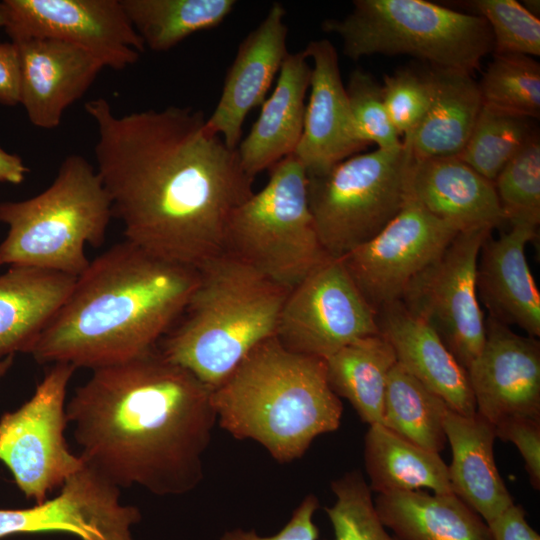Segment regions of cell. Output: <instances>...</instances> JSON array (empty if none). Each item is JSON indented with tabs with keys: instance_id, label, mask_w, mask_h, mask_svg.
I'll return each instance as SVG.
<instances>
[{
	"instance_id": "obj_10",
	"label": "cell",
	"mask_w": 540,
	"mask_h": 540,
	"mask_svg": "<svg viewBox=\"0 0 540 540\" xmlns=\"http://www.w3.org/2000/svg\"><path fill=\"white\" fill-rule=\"evenodd\" d=\"M75 370L67 363L52 364L31 398L0 419V461L36 503L84 465L64 436L67 388Z\"/></svg>"
},
{
	"instance_id": "obj_17",
	"label": "cell",
	"mask_w": 540,
	"mask_h": 540,
	"mask_svg": "<svg viewBox=\"0 0 540 540\" xmlns=\"http://www.w3.org/2000/svg\"><path fill=\"white\" fill-rule=\"evenodd\" d=\"M303 51L313 61V67L303 131L293 155L307 175H319L368 144L355 130L333 44L327 39L315 40Z\"/></svg>"
},
{
	"instance_id": "obj_13",
	"label": "cell",
	"mask_w": 540,
	"mask_h": 540,
	"mask_svg": "<svg viewBox=\"0 0 540 540\" xmlns=\"http://www.w3.org/2000/svg\"><path fill=\"white\" fill-rule=\"evenodd\" d=\"M460 231L407 199L373 238L340 257L377 312L401 299L410 281L432 263Z\"/></svg>"
},
{
	"instance_id": "obj_8",
	"label": "cell",
	"mask_w": 540,
	"mask_h": 540,
	"mask_svg": "<svg viewBox=\"0 0 540 540\" xmlns=\"http://www.w3.org/2000/svg\"><path fill=\"white\" fill-rule=\"evenodd\" d=\"M268 170L265 186L233 212L224 251L291 290L329 255L310 212L305 168L292 154Z\"/></svg>"
},
{
	"instance_id": "obj_43",
	"label": "cell",
	"mask_w": 540,
	"mask_h": 540,
	"mask_svg": "<svg viewBox=\"0 0 540 540\" xmlns=\"http://www.w3.org/2000/svg\"><path fill=\"white\" fill-rule=\"evenodd\" d=\"M28 168L16 154H11L0 147V182L20 184L25 179Z\"/></svg>"
},
{
	"instance_id": "obj_22",
	"label": "cell",
	"mask_w": 540,
	"mask_h": 540,
	"mask_svg": "<svg viewBox=\"0 0 540 540\" xmlns=\"http://www.w3.org/2000/svg\"><path fill=\"white\" fill-rule=\"evenodd\" d=\"M377 322L380 334L392 346L402 368L452 410L465 416L476 413L467 370L432 327L410 313L399 300L380 308Z\"/></svg>"
},
{
	"instance_id": "obj_32",
	"label": "cell",
	"mask_w": 540,
	"mask_h": 540,
	"mask_svg": "<svg viewBox=\"0 0 540 540\" xmlns=\"http://www.w3.org/2000/svg\"><path fill=\"white\" fill-rule=\"evenodd\" d=\"M535 133L530 118L483 104L472 133L458 157L494 183L501 170Z\"/></svg>"
},
{
	"instance_id": "obj_11",
	"label": "cell",
	"mask_w": 540,
	"mask_h": 540,
	"mask_svg": "<svg viewBox=\"0 0 540 540\" xmlns=\"http://www.w3.org/2000/svg\"><path fill=\"white\" fill-rule=\"evenodd\" d=\"M492 229L460 231L445 250L407 285L401 303L432 327L467 370L485 339V317L476 289L479 253Z\"/></svg>"
},
{
	"instance_id": "obj_14",
	"label": "cell",
	"mask_w": 540,
	"mask_h": 540,
	"mask_svg": "<svg viewBox=\"0 0 540 540\" xmlns=\"http://www.w3.org/2000/svg\"><path fill=\"white\" fill-rule=\"evenodd\" d=\"M12 42L54 39L79 46L104 65L123 70L145 45L121 0H3Z\"/></svg>"
},
{
	"instance_id": "obj_21",
	"label": "cell",
	"mask_w": 540,
	"mask_h": 540,
	"mask_svg": "<svg viewBox=\"0 0 540 540\" xmlns=\"http://www.w3.org/2000/svg\"><path fill=\"white\" fill-rule=\"evenodd\" d=\"M408 198L459 231L494 229L505 221L494 183L459 157L413 158Z\"/></svg>"
},
{
	"instance_id": "obj_15",
	"label": "cell",
	"mask_w": 540,
	"mask_h": 540,
	"mask_svg": "<svg viewBox=\"0 0 540 540\" xmlns=\"http://www.w3.org/2000/svg\"><path fill=\"white\" fill-rule=\"evenodd\" d=\"M52 499L25 509H0V539L23 533L64 532L81 540H134L138 508L123 505L120 488L84 465Z\"/></svg>"
},
{
	"instance_id": "obj_20",
	"label": "cell",
	"mask_w": 540,
	"mask_h": 540,
	"mask_svg": "<svg viewBox=\"0 0 540 540\" xmlns=\"http://www.w3.org/2000/svg\"><path fill=\"white\" fill-rule=\"evenodd\" d=\"M537 228L514 222L498 238L490 235L481 247L476 270L477 296L488 317L535 338L540 336V293L525 248L535 239Z\"/></svg>"
},
{
	"instance_id": "obj_28",
	"label": "cell",
	"mask_w": 540,
	"mask_h": 540,
	"mask_svg": "<svg viewBox=\"0 0 540 540\" xmlns=\"http://www.w3.org/2000/svg\"><path fill=\"white\" fill-rule=\"evenodd\" d=\"M369 487L377 494L417 491L453 493L448 466L440 454L424 449L386 428L370 425L364 440Z\"/></svg>"
},
{
	"instance_id": "obj_6",
	"label": "cell",
	"mask_w": 540,
	"mask_h": 540,
	"mask_svg": "<svg viewBox=\"0 0 540 540\" xmlns=\"http://www.w3.org/2000/svg\"><path fill=\"white\" fill-rule=\"evenodd\" d=\"M112 217L96 168L81 155H68L44 191L0 203V222L8 226L0 243V266L36 267L78 277L90 263L86 245L104 242Z\"/></svg>"
},
{
	"instance_id": "obj_3",
	"label": "cell",
	"mask_w": 540,
	"mask_h": 540,
	"mask_svg": "<svg viewBox=\"0 0 540 540\" xmlns=\"http://www.w3.org/2000/svg\"><path fill=\"white\" fill-rule=\"evenodd\" d=\"M199 282L195 268L124 240L90 261L30 354L41 364L91 370L156 348L185 311Z\"/></svg>"
},
{
	"instance_id": "obj_19",
	"label": "cell",
	"mask_w": 540,
	"mask_h": 540,
	"mask_svg": "<svg viewBox=\"0 0 540 540\" xmlns=\"http://www.w3.org/2000/svg\"><path fill=\"white\" fill-rule=\"evenodd\" d=\"M14 43L20 60V104L34 126L56 128L64 111L105 67L87 50L67 42L43 38Z\"/></svg>"
},
{
	"instance_id": "obj_9",
	"label": "cell",
	"mask_w": 540,
	"mask_h": 540,
	"mask_svg": "<svg viewBox=\"0 0 540 540\" xmlns=\"http://www.w3.org/2000/svg\"><path fill=\"white\" fill-rule=\"evenodd\" d=\"M410 145L355 154L319 175H307V197L325 252L340 258L373 238L408 199Z\"/></svg>"
},
{
	"instance_id": "obj_24",
	"label": "cell",
	"mask_w": 540,
	"mask_h": 540,
	"mask_svg": "<svg viewBox=\"0 0 540 540\" xmlns=\"http://www.w3.org/2000/svg\"><path fill=\"white\" fill-rule=\"evenodd\" d=\"M444 431L452 450V492L489 524L514 504L496 466L494 426L477 412L465 416L448 408Z\"/></svg>"
},
{
	"instance_id": "obj_31",
	"label": "cell",
	"mask_w": 540,
	"mask_h": 540,
	"mask_svg": "<svg viewBox=\"0 0 540 540\" xmlns=\"http://www.w3.org/2000/svg\"><path fill=\"white\" fill-rule=\"evenodd\" d=\"M446 402L398 363L390 371L382 411V425L408 441L440 453L446 443Z\"/></svg>"
},
{
	"instance_id": "obj_35",
	"label": "cell",
	"mask_w": 540,
	"mask_h": 540,
	"mask_svg": "<svg viewBox=\"0 0 540 540\" xmlns=\"http://www.w3.org/2000/svg\"><path fill=\"white\" fill-rule=\"evenodd\" d=\"M506 222H540V140L536 132L494 181Z\"/></svg>"
},
{
	"instance_id": "obj_33",
	"label": "cell",
	"mask_w": 540,
	"mask_h": 540,
	"mask_svg": "<svg viewBox=\"0 0 540 540\" xmlns=\"http://www.w3.org/2000/svg\"><path fill=\"white\" fill-rule=\"evenodd\" d=\"M483 104L527 118L540 116V64L520 54H494L478 83Z\"/></svg>"
},
{
	"instance_id": "obj_39",
	"label": "cell",
	"mask_w": 540,
	"mask_h": 540,
	"mask_svg": "<svg viewBox=\"0 0 540 540\" xmlns=\"http://www.w3.org/2000/svg\"><path fill=\"white\" fill-rule=\"evenodd\" d=\"M496 438L513 443L525 464L530 484L540 489V418L510 417L494 426Z\"/></svg>"
},
{
	"instance_id": "obj_2",
	"label": "cell",
	"mask_w": 540,
	"mask_h": 540,
	"mask_svg": "<svg viewBox=\"0 0 540 540\" xmlns=\"http://www.w3.org/2000/svg\"><path fill=\"white\" fill-rule=\"evenodd\" d=\"M92 371L66 404L84 462L119 488H197L217 423L213 389L156 348Z\"/></svg>"
},
{
	"instance_id": "obj_36",
	"label": "cell",
	"mask_w": 540,
	"mask_h": 540,
	"mask_svg": "<svg viewBox=\"0 0 540 540\" xmlns=\"http://www.w3.org/2000/svg\"><path fill=\"white\" fill-rule=\"evenodd\" d=\"M469 6L488 23L495 54L540 55V20L515 0H476Z\"/></svg>"
},
{
	"instance_id": "obj_1",
	"label": "cell",
	"mask_w": 540,
	"mask_h": 540,
	"mask_svg": "<svg viewBox=\"0 0 540 540\" xmlns=\"http://www.w3.org/2000/svg\"><path fill=\"white\" fill-rule=\"evenodd\" d=\"M84 107L97 128L96 171L125 240L195 269L224 252L254 179L203 113L169 106L118 116L102 97Z\"/></svg>"
},
{
	"instance_id": "obj_7",
	"label": "cell",
	"mask_w": 540,
	"mask_h": 540,
	"mask_svg": "<svg viewBox=\"0 0 540 540\" xmlns=\"http://www.w3.org/2000/svg\"><path fill=\"white\" fill-rule=\"evenodd\" d=\"M323 31L342 40L352 60L406 54L432 67L472 74L493 52L486 20L426 0H355L343 19H326Z\"/></svg>"
},
{
	"instance_id": "obj_5",
	"label": "cell",
	"mask_w": 540,
	"mask_h": 540,
	"mask_svg": "<svg viewBox=\"0 0 540 540\" xmlns=\"http://www.w3.org/2000/svg\"><path fill=\"white\" fill-rule=\"evenodd\" d=\"M197 270L185 316L158 350L214 389L255 347L276 337L290 289L225 251Z\"/></svg>"
},
{
	"instance_id": "obj_34",
	"label": "cell",
	"mask_w": 540,
	"mask_h": 540,
	"mask_svg": "<svg viewBox=\"0 0 540 540\" xmlns=\"http://www.w3.org/2000/svg\"><path fill=\"white\" fill-rule=\"evenodd\" d=\"M331 490L335 501L325 512L333 528V540H398L381 522L362 472H346L332 481Z\"/></svg>"
},
{
	"instance_id": "obj_18",
	"label": "cell",
	"mask_w": 540,
	"mask_h": 540,
	"mask_svg": "<svg viewBox=\"0 0 540 540\" xmlns=\"http://www.w3.org/2000/svg\"><path fill=\"white\" fill-rule=\"evenodd\" d=\"M285 9L273 3L265 18L240 43L226 74L219 101L205 126L237 149L250 111L265 101L274 77L288 54Z\"/></svg>"
},
{
	"instance_id": "obj_12",
	"label": "cell",
	"mask_w": 540,
	"mask_h": 540,
	"mask_svg": "<svg viewBox=\"0 0 540 540\" xmlns=\"http://www.w3.org/2000/svg\"><path fill=\"white\" fill-rule=\"evenodd\" d=\"M378 333L377 312L341 259L329 256L290 290L276 338L291 352L325 360Z\"/></svg>"
},
{
	"instance_id": "obj_4",
	"label": "cell",
	"mask_w": 540,
	"mask_h": 540,
	"mask_svg": "<svg viewBox=\"0 0 540 540\" xmlns=\"http://www.w3.org/2000/svg\"><path fill=\"white\" fill-rule=\"evenodd\" d=\"M212 403L221 428L259 443L279 463L301 458L316 437L339 428L343 414L325 360L291 352L276 337L212 390Z\"/></svg>"
},
{
	"instance_id": "obj_29",
	"label": "cell",
	"mask_w": 540,
	"mask_h": 540,
	"mask_svg": "<svg viewBox=\"0 0 540 540\" xmlns=\"http://www.w3.org/2000/svg\"><path fill=\"white\" fill-rule=\"evenodd\" d=\"M396 363L392 346L380 333L361 338L325 359L331 389L369 426L382 424L387 381Z\"/></svg>"
},
{
	"instance_id": "obj_25",
	"label": "cell",
	"mask_w": 540,
	"mask_h": 540,
	"mask_svg": "<svg viewBox=\"0 0 540 540\" xmlns=\"http://www.w3.org/2000/svg\"><path fill=\"white\" fill-rule=\"evenodd\" d=\"M77 277L28 266L0 274V359L30 353L69 296Z\"/></svg>"
},
{
	"instance_id": "obj_27",
	"label": "cell",
	"mask_w": 540,
	"mask_h": 540,
	"mask_svg": "<svg viewBox=\"0 0 540 540\" xmlns=\"http://www.w3.org/2000/svg\"><path fill=\"white\" fill-rule=\"evenodd\" d=\"M430 105L414 133L403 139L415 159L458 157L483 107L472 74L432 67Z\"/></svg>"
},
{
	"instance_id": "obj_41",
	"label": "cell",
	"mask_w": 540,
	"mask_h": 540,
	"mask_svg": "<svg viewBox=\"0 0 540 540\" xmlns=\"http://www.w3.org/2000/svg\"><path fill=\"white\" fill-rule=\"evenodd\" d=\"M20 60L14 42H0V104H20Z\"/></svg>"
},
{
	"instance_id": "obj_42",
	"label": "cell",
	"mask_w": 540,
	"mask_h": 540,
	"mask_svg": "<svg viewBox=\"0 0 540 540\" xmlns=\"http://www.w3.org/2000/svg\"><path fill=\"white\" fill-rule=\"evenodd\" d=\"M487 525L492 540H540L526 520L524 508L515 503Z\"/></svg>"
},
{
	"instance_id": "obj_38",
	"label": "cell",
	"mask_w": 540,
	"mask_h": 540,
	"mask_svg": "<svg viewBox=\"0 0 540 540\" xmlns=\"http://www.w3.org/2000/svg\"><path fill=\"white\" fill-rule=\"evenodd\" d=\"M382 92L388 117L401 139L410 137L422 121L432 98L429 71L399 69L385 75Z\"/></svg>"
},
{
	"instance_id": "obj_23",
	"label": "cell",
	"mask_w": 540,
	"mask_h": 540,
	"mask_svg": "<svg viewBox=\"0 0 540 540\" xmlns=\"http://www.w3.org/2000/svg\"><path fill=\"white\" fill-rule=\"evenodd\" d=\"M307 60L304 51L287 54L273 92L265 99L257 120L237 147L241 166L253 179L294 154L298 146L311 77Z\"/></svg>"
},
{
	"instance_id": "obj_44",
	"label": "cell",
	"mask_w": 540,
	"mask_h": 540,
	"mask_svg": "<svg viewBox=\"0 0 540 540\" xmlns=\"http://www.w3.org/2000/svg\"><path fill=\"white\" fill-rule=\"evenodd\" d=\"M13 357L14 355H9L0 359V380L4 377V375L9 371V369L13 365Z\"/></svg>"
},
{
	"instance_id": "obj_45",
	"label": "cell",
	"mask_w": 540,
	"mask_h": 540,
	"mask_svg": "<svg viewBox=\"0 0 540 540\" xmlns=\"http://www.w3.org/2000/svg\"><path fill=\"white\" fill-rule=\"evenodd\" d=\"M7 25V10L4 1H0V29Z\"/></svg>"
},
{
	"instance_id": "obj_40",
	"label": "cell",
	"mask_w": 540,
	"mask_h": 540,
	"mask_svg": "<svg viewBox=\"0 0 540 540\" xmlns=\"http://www.w3.org/2000/svg\"><path fill=\"white\" fill-rule=\"evenodd\" d=\"M319 508V500L314 494H308L293 511L288 523L275 535L259 536L255 530L244 531L240 528L225 532L220 540H318L319 529L313 516Z\"/></svg>"
},
{
	"instance_id": "obj_30",
	"label": "cell",
	"mask_w": 540,
	"mask_h": 540,
	"mask_svg": "<svg viewBox=\"0 0 540 540\" xmlns=\"http://www.w3.org/2000/svg\"><path fill=\"white\" fill-rule=\"evenodd\" d=\"M145 48L165 52L193 33L220 25L234 0H121Z\"/></svg>"
},
{
	"instance_id": "obj_16",
	"label": "cell",
	"mask_w": 540,
	"mask_h": 540,
	"mask_svg": "<svg viewBox=\"0 0 540 540\" xmlns=\"http://www.w3.org/2000/svg\"><path fill=\"white\" fill-rule=\"evenodd\" d=\"M476 412L493 426L510 417L540 418V342L485 319L481 351L467 368Z\"/></svg>"
},
{
	"instance_id": "obj_37",
	"label": "cell",
	"mask_w": 540,
	"mask_h": 540,
	"mask_svg": "<svg viewBox=\"0 0 540 540\" xmlns=\"http://www.w3.org/2000/svg\"><path fill=\"white\" fill-rule=\"evenodd\" d=\"M353 124L359 138L377 149L395 150L403 140L393 127L383 100L382 85L372 75L354 70L346 87Z\"/></svg>"
},
{
	"instance_id": "obj_26",
	"label": "cell",
	"mask_w": 540,
	"mask_h": 540,
	"mask_svg": "<svg viewBox=\"0 0 540 540\" xmlns=\"http://www.w3.org/2000/svg\"><path fill=\"white\" fill-rule=\"evenodd\" d=\"M374 506L398 540H492L486 522L454 493L388 492Z\"/></svg>"
}]
</instances>
